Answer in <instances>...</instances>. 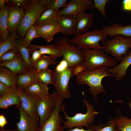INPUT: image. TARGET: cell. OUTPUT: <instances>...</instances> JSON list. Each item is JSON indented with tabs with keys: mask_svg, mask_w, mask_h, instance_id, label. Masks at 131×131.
I'll use <instances>...</instances> for the list:
<instances>
[{
	"mask_svg": "<svg viewBox=\"0 0 131 131\" xmlns=\"http://www.w3.org/2000/svg\"><path fill=\"white\" fill-rule=\"evenodd\" d=\"M106 67H104L91 71H85L76 76V81L80 86L85 84L89 88V91L94 98V100L98 101V94L107 93L105 86L102 84L103 79L112 75L106 71Z\"/></svg>",
	"mask_w": 131,
	"mask_h": 131,
	"instance_id": "6da1fadb",
	"label": "cell"
},
{
	"mask_svg": "<svg viewBox=\"0 0 131 131\" xmlns=\"http://www.w3.org/2000/svg\"><path fill=\"white\" fill-rule=\"evenodd\" d=\"M8 85L0 82V95H3L6 93L10 88Z\"/></svg>",
	"mask_w": 131,
	"mask_h": 131,
	"instance_id": "b9f144b4",
	"label": "cell"
},
{
	"mask_svg": "<svg viewBox=\"0 0 131 131\" xmlns=\"http://www.w3.org/2000/svg\"><path fill=\"white\" fill-rule=\"evenodd\" d=\"M19 54L16 49H10L0 57V62L12 60L16 58Z\"/></svg>",
	"mask_w": 131,
	"mask_h": 131,
	"instance_id": "74e56055",
	"label": "cell"
},
{
	"mask_svg": "<svg viewBox=\"0 0 131 131\" xmlns=\"http://www.w3.org/2000/svg\"><path fill=\"white\" fill-rule=\"evenodd\" d=\"M66 131H95L94 126L93 125H91L88 130H84L83 127L79 128L75 127L74 128L69 129L68 130Z\"/></svg>",
	"mask_w": 131,
	"mask_h": 131,
	"instance_id": "7bdbcfd3",
	"label": "cell"
},
{
	"mask_svg": "<svg viewBox=\"0 0 131 131\" xmlns=\"http://www.w3.org/2000/svg\"><path fill=\"white\" fill-rule=\"evenodd\" d=\"M18 109L20 120L16 125L19 131H38L39 123L32 119L26 112L21 106H15Z\"/></svg>",
	"mask_w": 131,
	"mask_h": 131,
	"instance_id": "7c38bea8",
	"label": "cell"
},
{
	"mask_svg": "<svg viewBox=\"0 0 131 131\" xmlns=\"http://www.w3.org/2000/svg\"><path fill=\"white\" fill-rule=\"evenodd\" d=\"M67 2V0H46V4L48 9L58 12L60 8L65 6Z\"/></svg>",
	"mask_w": 131,
	"mask_h": 131,
	"instance_id": "d590c367",
	"label": "cell"
},
{
	"mask_svg": "<svg viewBox=\"0 0 131 131\" xmlns=\"http://www.w3.org/2000/svg\"><path fill=\"white\" fill-rule=\"evenodd\" d=\"M18 38L16 31L12 32L11 35L5 40L0 39V57L9 50L16 49L15 41Z\"/></svg>",
	"mask_w": 131,
	"mask_h": 131,
	"instance_id": "f1b7e54d",
	"label": "cell"
},
{
	"mask_svg": "<svg viewBox=\"0 0 131 131\" xmlns=\"http://www.w3.org/2000/svg\"><path fill=\"white\" fill-rule=\"evenodd\" d=\"M0 66L7 68L16 75L25 73L29 70L25 62L19 54L12 60L0 62Z\"/></svg>",
	"mask_w": 131,
	"mask_h": 131,
	"instance_id": "ac0fdd59",
	"label": "cell"
},
{
	"mask_svg": "<svg viewBox=\"0 0 131 131\" xmlns=\"http://www.w3.org/2000/svg\"><path fill=\"white\" fill-rule=\"evenodd\" d=\"M0 131H19L17 129H13L12 130H8V129H4V128H1V129L0 130Z\"/></svg>",
	"mask_w": 131,
	"mask_h": 131,
	"instance_id": "7dc6e473",
	"label": "cell"
},
{
	"mask_svg": "<svg viewBox=\"0 0 131 131\" xmlns=\"http://www.w3.org/2000/svg\"><path fill=\"white\" fill-rule=\"evenodd\" d=\"M37 76L39 81L48 86L53 84V71L48 68L37 71Z\"/></svg>",
	"mask_w": 131,
	"mask_h": 131,
	"instance_id": "1f68e13d",
	"label": "cell"
},
{
	"mask_svg": "<svg viewBox=\"0 0 131 131\" xmlns=\"http://www.w3.org/2000/svg\"><path fill=\"white\" fill-rule=\"evenodd\" d=\"M49 89L48 86L38 81L29 86L24 90L30 96L41 99L49 94Z\"/></svg>",
	"mask_w": 131,
	"mask_h": 131,
	"instance_id": "603a6c76",
	"label": "cell"
},
{
	"mask_svg": "<svg viewBox=\"0 0 131 131\" xmlns=\"http://www.w3.org/2000/svg\"><path fill=\"white\" fill-rule=\"evenodd\" d=\"M77 16L69 15H60L57 23L60 25L61 34L70 36L74 34Z\"/></svg>",
	"mask_w": 131,
	"mask_h": 131,
	"instance_id": "2e32d148",
	"label": "cell"
},
{
	"mask_svg": "<svg viewBox=\"0 0 131 131\" xmlns=\"http://www.w3.org/2000/svg\"><path fill=\"white\" fill-rule=\"evenodd\" d=\"M0 82L11 87H17V75L8 68L0 66Z\"/></svg>",
	"mask_w": 131,
	"mask_h": 131,
	"instance_id": "484cf974",
	"label": "cell"
},
{
	"mask_svg": "<svg viewBox=\"0 0 131 131\" xmlns=\"http://www.w3.org/2000/svg\"><path fill=\"white\" fill-rule=\"evenodd\" d=\"M30 52L31 55L30 59V66L32 67L34 64L39 59L42 55L40 50L30 46Z\"/></svg>",
	"mask_w": 131,
	"mask_h": 131,
	"instance_id": "f35d334b",
	"label": "cell"
},
{
	"mask_svg": "<svg viewBox=\"0 0 131 131\" xmlns=\"http://www.w3.org/2000/svg\"><path fill=\"white\" fill-rule=\"evenodd\" d=\"M19 91L17 87H11L6 93L0 95V108L5 109L13 105L21 106V100L19 95Z\"/></svg>",
	"mask_w": 131,
	"mask_h": 131,
	"instance_id": "9a60e30c",
	"label": "cell"
},
{
	"mask_svg": "<svg viewBox=\"0 0 131 131\" xmlns=\"http://www.w3.org/2000/svg\"><path fill=\"white\" fill-rule=\"evenodd\" d=\"M110 0H93L94 3L92 9L96 8L98 9L103 16L105 18L107 16L105 10V7L106 4Z\"/></svg>",
	"mask_w": 131,
	"mask_h": 131,
	"instance_id": "8d00e7d4",
	"label": "cell"
},
{
	"mask_svg": "<svg viewBox=\"0 0 131 131\" xmlns=\"http://www.w3.org/2000/svg\"><path fill=\"white\" fill-rule=\"evenodd\" d=\"M129 106L131 108V99L129 103Z\"/></svg>",
	"mask_w": 131,
	"mask_h": 131,
	"instance_id": "c3c4849f",
	"label": "cell"
},
{
	"mask_svg": "<svg viewBox=\"0 0 131 131\" xmlns=\"http://www.w3.org/2000/svg\"><path fill=\"white\" fill-rule=\"evenodd\" d=\"M89 5L83 3L79 0H71L58 13L59 15H69L77 16L81 12L88 9H91Z\"/></svg>",
	"mask_w": 131,
	"mask_h": 131,
	"instance_id": "d6986e66",
	"label": "cell"
},
{
	"mask_svg": "<svg viewBox=\"0 0 131 131\" xmlns=\"http://www.w3.org/2000/svg\"><path fill=\"white\" fill-rule=\"evenodd\" d=\"M60 15L58 12L49 8L45 10L35 22L36 26L57 23Z\"/></svg>",
	"mask_w": 131,
	"mask_h": 131,
	"instance_id": "cb8c5ba5",
	"label": "cell"
},
{
	"mask_svg": "<svg viewBox=\"0 0 131 131\" xmlns=\"http://www.w3.org/2000/svg\"><path fill=\"white\" fill-rule=\"evenodd\" d=\"M101 42L103 45L102 50L119 61H121L123 56L128 54L129 50L131 48V37L123 35H116L112 39Z\"/></svg>",
	"mask_w": 131,
	"mask_h": 131,
	"instance_id": "8992f818",
	"label": "cell"
},
{
	"mask_svg": "<svg viewBox=\"0 0 131 131\" xmlns=\"http://www.w3.org/2000/svg\"><path fill=\"white\" fill-rule=\"evenodd\" d=\"M38 37L36 26L35 25H33L28 30L23 40L25 45L27 47H29L32 41L35 38Z\"/></svg>",
	"mask_w": 131,
	"mask_h": 131,
	"instance_id": "e575fe53",
	"label": "cell"
},
{
	"mask_svg": "<svg viewBox=\"0 0 131 131\" xmlns=\"http://www.w3.org/2000/svg\"><path fill=\"white\" fill-rule=\"evenodd\" d=\"M56 64L55 60L50 56L42 55L39 59L34 64L32 67L37 71L48 68L50 65Z\"/></svg>",
	"mask_w": 131,
	"mask_h": 131,
	"instance_id": "4dcf8cb0",
	"label": "cell"
},
{
	"mask_svg": "<svg viewBox=\"0 0 131 131\" xmlns=\"http://www.w3.org/2000/svg\"><path fill=\"white\" fill-rule=\"evenodd\" d=\"M124 8L131 11V0H124L123 1Z\"/></svg>",
	"mask_w": 131,
	"mask_h": 131,
	"instance_id": "f6af8a7d",
	"label": "cell"
},
{
	"mask_svg": "<svg viewBox=\"0 0 131 131\" xmlns=\"http://www.w3.org/2000/svg\"><path fill=\"white\" fill-rule=\"evenodd\" d=\"M19 95L21 100V106L27 114L33 119L38 122L40 118L36 111L37 104L40 99L32 97L24 90L18 88Z\"/></svg>",
	"mask_w": 131,
	"mask_h": 131,
	"instance_id": "8fae6325",
	"label": "cell"
},
{
	"mask_svg": "<svg viewBox=\"0 0 131 131\" xmlns=\"http://www.w3.org/2000/svg\"><path fill=\"white\" fill-rule=\"evenodd\" d=\"M107 37L101 30L95 29L75 36L69 40V42L83 50L102 49L99 42L105 40Z\"/></svg>",
	"mask_w": 131,
	"mask_h": 131,
	"instance_id": "5b68a950",
	"label": "cell"
},
{
	"mask_svg": "<svg viewBox=\"0 0 131 131\" xmlns=\"http://www.w3.org/2000/svg\"><path fill=\"white\" fill-rule=\"evenodd\" d=\"M58 95L56 91H55L38 100L36 111L40 118L39 127L43 126L53 113L57 105Z\"/></svg>",
	"mask_w": 131,
	"mask_h": 131,
	"instance_id": "ba28073f",
	"label": "cell"
},
{
	"mask_svg": "<svg viewBox=\"0 0 131 131\" xmlns=\"http://www.w3.org/2000/svg\"><path fill=\"white\" fill-rule=\"evenodd\" d=\"M15 47L25 62L28 68L29 69L30 66V46L27 47L23 39L20 38L17 39L15 41Z\"/></svg>",
	"mask_w": 131,
	"mask_h": 131,
	"instance_id": "4316f807",
	"label": "cell"
},
{
	"mask_svg": "<svg viewBox=\"0 0 131 131\" xmlns=\"http://www.w3.org/2000/svg\"><path fill=\"white\" fill-rule=\"evenodd\" d=\"M85 67L83 64H79L75 66L74 68L73 75H77L85 71Z\"/></svg>",
	"mask_w": 131,
	"mask_h": 131,
	"instance_id": "60d3db41",
	"label": "cell"
},
{
	"mask_svg": "<svg viewBox=\"0 0 131 131\" xmlns=\"http://www.w3.org/2000/svg\"><path fill=\"white\" fill-rule=\"evenodd\" d=\"M32 0H7L6 3L10 7L26 10L30 6Z\"/></svg>",
	"mask_w": 131,
	"mask_h": 131,
	"instance_id": "836d02e7",
	"label": "cell"
},
{
	"mask_svg": "<svg viewBox=\"0 0 131 131\" xmlns=\"http://www.w3.org/2000/svg\"><path fill=\"white\" fill-rule=\"evenodd\" d=\"M94 14L87 13L84 11L79 14L76 16L75 36L85 33L91 27L93 23Z\"/></svg>",
	"mask_w": 131,
	"mask_h": 131,
	"instance_id": "5bb4252c",
	"label": "cell"
},
{
	"mask_svg": "<svg viewBox=\"0 0 131 131\" xmlns=\"http://www.w3.org/2000/svg\"><path fill=\"white\" fill-rule=\"evenodd\" d=\"M116 129L119 131H131V118L122 115L115 118Z\"/></svg>",
	"mask_w": 131,
	"mask_h": 131,
	"instance_id": "f546056e",
	"label": "cell"
},
{
	"mask_svg": "<svg viewBox=\"0 0 131 131\" xmlns=\"http://www.w3.org/2000/svg\"><path fill=\"white\" fill-rule=\"evenodd\" d=\"M121 61L117 66L107 68L106 71L117 80L122 81L125 76L127 70L131 65V50H129L128 54L122 57Z\"/></svg>",
	"mask_w": 131,
	"mask_h": 131,
	"instance_id": "4fadbf2b",
	"label": "cell"
},
{
	"mask_svg": "<svg viewBox=\"0 0 131 131\" xmlns=\"http://www.w3.org/2000/svg\"><path fill=\"white\" fill-rule=\"evenodd\" d=\"M74 68H67L61 71L54 69L53 84L58 94L64 98L71 97V93L69 89V82L73 75Z\"/></svg>",
	"mask_w": 131,
	"mask_h": 131,
	"instance_id": "9c48e42d",
	"label": "cell"
},
{
	"mask_svg": "<svg viewBox=\"0 0 131 131\" xmlns=\"http://www.w3.org/2000/svg\"><path fill=\"white\" fill-rule=\"evenodd\" d=\"M7 123V121L6 119L3 114L0 115V127L1 128H3L4 126Z\"/></svg>",
	"mask_w": 131,
	"mask_h": 131,
	"instance_id": "ee69618b",
	"label": "cell"
},
{
	"mask_svg": "<svg viewBox=\"0 0 131 131\" xmlns=\"http://www.w3.org/2000/svg\"><path fill=\"white\" fill-rule=\"evenodd\" d=\"M25 14L24 10L13 7H10L8 16V30L12 32L18 29Z\"/></svg>",
	"mask_w": 131,
	"mask_h": 131,
	"instance_id": "e0dca14e",
	"label": "cell"
},
{
	"mask_svg": "<svg viewBox=\"0 0 131 131\" xmlns=\"http://www.w3.org/2000/svg\"><path fill=\"white\" fill-rule=\"evenodd\" d=\"M10 6H6L0 11V34L2 41L9 36L8 30V16Z\"/></svg>",
	"mask_w": 131,
	"mask_h": 131,
	"instance_id": "d4e9b609",
	"label": "cell"
},
{
	"mask_svg": "<svg viewBox=\"0 0 131 131\" xmlns=\"http://www.w3.org/2000/svg\"><path fill=\"white\" fill-rule=\"evenodd\" d=\"M95 131H121L115 129V118H111L106 123L94 126Z\"/></svg>",
	"mask_w": 131,
	"mask_h": 131,
	"instance_id": "d6a6232c",
	"label": "cell"
},
{
	"mask_svg": "<svg viewBox=\"0 0 131 131\" xmlns=\"http://www.w3.org/2000/svg\"><path fill=\"white\" fill-rule=\"evenodd\" d=\"M30 46L39 49L42 55L48 54L54 59L62 56L61 51L57 48L55 45L50 44L47 45H37L31 44Z\"/></svg>",
	"mask_w": 131,
	"mask_h": 131,
	"instance_id": "83f0119b",
	"label": "cell"
},
{
	"mask_svg": "<svg viewBox=\"0 0 131 131\" xmlns=\"http://www.w3.org/2000/svg\"><path fill=\"white\" fill-rule=\"evenodd\" d=\"M64 99L58 94L57 104L54 111L43 126L39 128L38 131H64L65 128L62 125L63 120L60 115L61 106Z\"/></svg>",
	"mask_w": 131,
	"mask_h": 131,
	"instance_id": "30bf717a",
	"label": "cell"
},
{
	"mask_svg": "<svg viewBox=\"0 0 131 131\" xmlns=\"http://www.w3.org/2000/svg\"><path fill=\"white\" fill-rule=\"evenodd\" d=\"M83 101L87 108L86 113H78L72 117L68 116L66 113L64 108L65 104L62 105L61 110L64 113V118L66 120L63 123L65 128L69 129L74 127L81 128L83 126L89 128L91 125H93L95 116L99 112L94 110L95 106L91 104L87 100L84 99Z\"/></svg>",
	"mask_w": 131,
	"mask_h": 131,
	"instance_id": "3957f363",
	"label": "cell"
},
{
	"mask_svg": "<svg viewBox=\"0 0 131 131\" xmlns=\"http://www.w3.org/2000/svg\"><path fill=\"white\" fill-rule=\"evenodd\" d=\"M83 50L85 56L83 64L85 68V71L104 67L110 68L116 66V60L102 49H88Z\"/></svg>",
	"mask_w": 131,
	"mask_h": 131,
	"instance_id": "7a4b0ae2",
	"label": "cell"
},
{
	"mask_svg": "<svg viewBox=\"0 0 131 131\" xmlns=\"http://www.w3.org/2000/svg\"><path fill=\"white\" fill-rule=\"evenodd\" d=\"M101 30L107 36L112 37L121 35L131 37V25L124 26L122 24L116 23L105 26Z\"/></svg>",
	"mask_w": 131,
	"mask_h": 131,
	"instance_id": "ffe728a7",
	"label": "cell"
},
{
	"mask_svg": "<svg viewBox=\"0 0 131 131\" xmlns=\"http://www.w3.org/2000/svg\"><path fill=\"white\" fill-rule=\"evenodd\" d=\"M7 0H0V10L6 6L5 5L6 3Z\"/></svg>",
	"mask_w": 131,
	"mask_h": 131,
	"instance_id": "bcb514c9",
	"label": "cell"
},
{
	"mask_svg": "<svg viewBox=\"0 0 131 131\" xmlns=\"http://www.w3.org/2000/svg\"><path fill=\"white\" fill-rule=\"evenodd\" d=\"M37 72V71L31 67L27 72L17 75V87L25 90L32 84L38 81Z\"/></svg>",
	"mask_w": 131,
	"mask_h": 131,
	"instance_id": "7402d4cb",
	"label": "cell"
},
{
	"mask_svg": "<svg viewBox=\"0 0 131 131\" xmlns=\"http://www.w3.org/2000/svg\"><path fill=\"white\" fill-rule=\"evenodd\" d=\"M69 67L67 62L66 60L63 59L57 65L54 69L57 71H61Z\"/></svg>",
	"mask_w": 131,
	"mask_h": 131,
	"instance_id": "ab89813d",
	"label": "cell"
},
{
	"mask_svg": "<svg viewBox=\"0 0 131 131\" xmlns=\"http://www.w3.org/2000/svg\"><path fill=\"white\" fill-rule=\"evenodd\" d=\"M56 47L61 52L63 59L67 62L69 68L83 64L85 56L83 50L77 46L71 44L66 36L57 38L55 40Z\"/></svg>",
	"mask_w": 131,
	"mask_h": 131,
	"instance_id": "277c9868",
	"label": "cell"
},
{
	"mask_svg": "<svg viewBox=\"0 0 131 131\" xmlns=\"http://www.w3.org/2000/svg\"><path fill=\"white\" fill-rule=\"evenodd\" d=\"M39 37H42L48 42H52L54 35L61 33V30L60 25L57 23L36 26Z\"/></svg>",
	"mask_w": 131,
	"mask_h": 131,
	"instance_id": "44dd1931",
	"label": "cell"
},
{
	"mask_svg": "<svg viewBox=\"0 0 131 131\" xmlns=\"http://www.w3.org/2000/svg\"><path fill=\"white\" fill-rule=\"evenodd\" d=\"M46 0H32L29 7L25 11L23 20L18 30L22 37L31 26L34 24L42 13L48 9Z\"/></svg>",
	"mask_w": 131,
	"mask_h": 131,
	"instance_id": "52a82bcc",
	"label": "cell"
}]
</instances>
